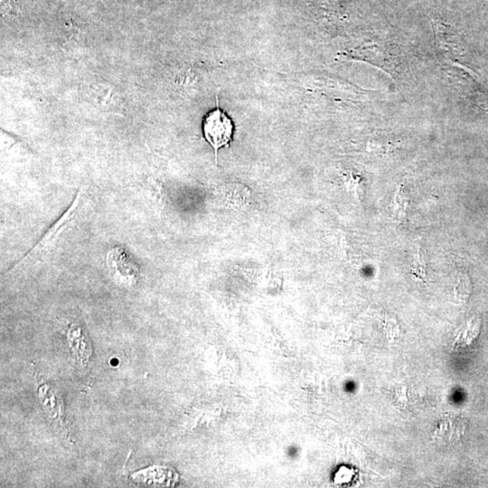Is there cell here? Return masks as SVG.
I'll list each match as a JSON object with an SVG mask.
<instances>
[{
	"label": "cell",
	"mask_w": 488,
	"mask_h": 488,
	"mask_svg": "<svg viewBox=\"0 0 488 488\" xmlns=\"http://www.w3.org/2000/svg\"><path fill=\"white\" fill-rule=\"evenodd\" d=\"M203 131L207 143L215 150L217 161L218 150L227 146L234 135V124L226 113L220 109L218 96H216V109L211 112L204 119Z\"/></svg>",
	"instance_id": "cell-1"
},
{
	"label": "cell",
	"mask_w": 488,
	"mask_h": 488,
	"mask_svg": "<svg viewBox=\"0 0 488 488\" xmlns=\"http://www.w3.org/2000/svg\"><path fill=\"white\" fill-rule=\"evenodd\" d=\"M409 198L405 189L400 187L393 198V217L395 221L402 222L405 219Z\"/></svg>",
	"instance_id": "cell-2"
},
{
	"label": "cell",
	"mask_w": 488,
	"mask_h": 488,
	"mask_svg": "<svg viewBox=\"0 0 488 488\" xmlns=\"http://www.w3.org/2000/svg\"><path fill=\"white\" fill-rule=\"evenodd\" d=\"M411 272L418 279L423 280L426 279V261H425L423 251L420 245L415 251L414 261H412Z\"/></svg>",
	"instance_id": "cell-3"
}]
</instances>
